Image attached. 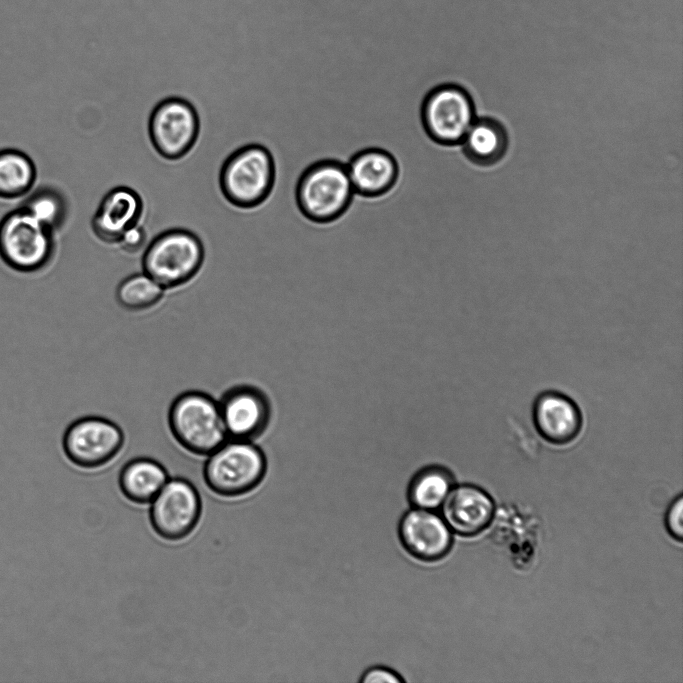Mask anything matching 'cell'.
<instances>
[{"label":"cell","mask_w":683,"mask_h":683,"mask_svg":"<svg viewBox=\"0 0 683 683\" xmlns=\"http://www.w3.org/2000/svg\"><path fill=\"white\" fill-rule=\"evenodd\" d=\"M168 427L176 442L197 456H208L228 439L218 400L199 390L175 397L168 410Z\"/></svg>","instance_id":"1"},{"label":"cell","mask_w":683,"mask_h":683,"mask_svg":"<svg viewBox=\"0 0 683 683\" xmlns=\"http://www.w3.org/2000/svg\"><path fill=\"white\" fill-rule=\"evenodd\" d=\"M207 457L204 481L221 497L246 495L256 489L266 475V456L253 441L227 439Z\"/></svg>","instance_id":"2"},{"label":"cell","mask_w":683,"mask_h":683,"mask_svg":"<svg viewBox=\"0 0 683 683\" xmlns=\"http://www.w3.org/2000/svg\"><path fill=\"white\" fill-rule=\"evenodd\" d=\"M275 182V163L270 151L258 143L238 148L223 163L220 189L225 199L240 209L261 205Z\"/></svg>","instance_id":"3"},{"label":"cell","mask_w":683,"mask_h":683,"mask_svg":"<svg viewBox=\"0 0 683 683\" xmlns=\"http://www.w3.org/2000/svg\"><path fill=\"white\" fill-rule=\"evenodd\" d=\"M355 192L345 163L320 160L301 174L296 201L309 220L325 223L338 218L349 206Z\"/></svg>","instance_id":"4"},{"label":"cell","mask_w":683,"mask_h":683,"mask_svg":"<svg viewBox=\"0 0 683 683\" xmlns=\"http://www.w3.org/2000/svg\"><path fill=\"white\" fill-rule=\"evenodd\" d=\"M205 257L200 238L191 231L175 228L157 235L147 246L143 272L165 290L181 287L200 271Z\"/></svg>","instance_id":"5"},{"label":"cell","mask_w":683,"mask_h":683,"mask_svg":"<svg viewBox=\"0 0 683 683\" xmlns=\"http://www.w3.org/2000/svg\"><path fill=\"white\" fill-rule=\"evenodd\" d=\"M55 253L54 231L24 207L9 211L0 220V258L20 273L46 267Z\"/></svg>","instance_id":"6"},{"label":"cell","mask_w":683,"mask_h":683,"mask_svg":"<svg viewBox=\"0 0 683 683\" xmlns=\"http://www.w3.org/2000/svg\"><path fill=\"white\" fill-rule=\"evenodd\" d=\"M477 118L472 95L456 83H443L431 89L421 107V119L428 136L435 142L461 144Z\"/></svg>","instance_id":"7"},{"label":"cell","mask_w":683,"mask_h":683,"mask_svg":"<svg viewBox=\"0 0 683 683\" xmlns=\"http://www.w3.org/2000/svg\"><path fill=\"white\" fill-rule=\"evenodd\" d=\"M124 442L125 435L118 424L100 416H85L68 425L62 447L75 466L96 469L111 462L122 450Z\"/></svg>","instance_id":"8"},{"label":"cell","mask_w":683,"mask_h":683,"mask_svg":"<svg viewBox=\"0 0 683 683\" xmlns=\"http://www.w3.org/2000/svg\"><path fill=\"white\" fill-rule=\"evenodd\" d=\"M149 519L155 533L168 541H180L196 528L202 503L196 487L187 479H168L151 501Z\"/></svg>","instance_id":"9"},{"label":"cell","mask_w":683,"mask_h":683,"mask_svg":"<svg viewBox=\"0 0 683 683\" xmlns=\"http://www.w3.org/2000/svg\"><path fill=\"white\" fill-rule=\"evenodd\" d=\"M200 121L193 105L179 97H168L153 109L148 123L151 143L167 160H178L194 147Z\"/></svg>","instance_id":"10"},{"label":"cell","mask_w":683,"mask_h":683,"mask_svg":"<svg viewBox=\"0 0 683 683\" xmlns=\"http://www.w3.org/2000/svg\"><path fill=\"white\" fill-rule=\"evenodd\" d=\"M228 439L254 441L266 430L271 406L266 394L252 385H235L218 400Z\"/></svg>","instance_id":"11"},{"label":"cell","mask_w":683,"mask_h":683,"mask_svg":"<svg viewBox=\"0 0 683 683\" xmlns=\"http://www.w3.org/2000/svg\"><path fill=\"white\" fill-rule=\"evenodd\" d=\"M397 533L404 550L424 563L442 560L453 544L452 531L434 510H407L400 518Z\"/></svg>","instance_id":"12"},{"label":"cell","mask_w":683,"mask_h":683,"mask_svg":"<svg viewBox=\"0 0 683 683\" xmlns=\"http://www.w3.org/2000/svg\"><path fill=\"white\" fill-rule=\"evenodd\" d=\"M532 421L539 436L554 445L573 442L583 428L579 406L557 390H546L536 396L532 405Z\"/></svg>","instance_id":"13"},{"label":"cell","mask_w":683,"mask_h":683,"mask_svg":"<svg viewBox=\"0 0 683 683\" xmlns=\"http://www.w3.org/2000/svg\"><path fill=\"white\" fill-rule=\"evenodd\" d=\"M440 507L449 529L463 537H472L483 531L494 513L492 498L471 484L454 485Z\"/></svg>","instance_id":"14"},{"label":"cell","mask_w":683,"mask_h":683,"mask_svg":"<svg viewBox=\"0 0 683 683\" xmlns=\"http://www.w3.org/2000/svg\"><path fill=\"white\" fill-rule=\"evenodd\" d=\"M143 207L142 198L135 190L115 187L101 200L91 221L92 230L105 243H119L122 236L139 223Z\"/></svg>","instance_id":"15"},{"label":"cell","mask_w":683,"mask_h":683,"mask_svg":"<svg viewBox=\"0 0 683 683\" xmlns=\"http://www.w3.org/2000/svg\"><path fill=\"white\" fill-rule=\"evenodd\" d=\"M347 171L356 194L376 197L395 184L398 165L395 158L381 148H366L349 160Z\"/></svg>","instance_id":"16"},{"label":"cell","mask_w":683,"mask_h":683,"mask_svg":"<svg viewBox=\"0 0 683 683\" xmlns=\"http://www.w3.org/2000/svg\"><path fill=\"white\" fill-rule=\"evenodd\" d=\"M508 143L507 131L500 121L490 117H477L460 145L470 163L489 167L504 157Z\"/></svg>","instance_id":"17"},{"label":"cell","mask_w":683,"mask_h":683,"mask_svg":"<svg viewBox=\"0 0 683 683\" xmlns=\"http://www.w3.org/2000/svg\"><path fill=\"white\" fill-rule=\"evenodd\" d=\"M168 479V472L160 462L139 457L123 466L119 487L129 501L143 505L155 498Z\"/></svg>","instance_id":"18"},{"label":"cell","mask_w":683,"mask_h":683,"mask_svg":"<svg viewBox=\"0 0 683 683\" xmlns=\"http://www.w3.org/2000/svg\"><path fill=\"white\" fill-rule=\"evenodd\" d=\"M454 485V477L449 469L441 465H428L411 477L406 497L411 507L436 510Z\"/></svg>","instance_id":"19"},{"label":"cell","mask_w":683,"mask_h":683,"mask_svg":"<svg viewBox=\"0 0 683 683\" xmlns=\"http://www.w3.org/2000/svg\"><path fill=\"white\" fill-rule=\"evenodd\" d=\"M37 178L34 161L15 148L0 150V198L15 199L28 194Z\"/></svg>","instance_id":"20"},{"label":"cell","mask_w":683,"mask_h":683,"mask_svg":"<svg viewBox=\"0 0 683 683\" xmlns=\"http://www.w3.org/2000/svg\"><path fill=\"white\" fill-rule=\"evenodd\" d=\"M165 289L145 272L123 279L117 286L115 296L118 304L129 311H143L157 305Z\"/></svg>","instance_id":"21"},{"label":"cell","mask_w":683,"mask_h":683,"mask_svg":"<svg viewBox=\"0 0 683 683\" xmlns=\"http://www.w3.org/2000/svg\"><path fill=\"white\" fill-rule=\"evenodd\" d=\"M21 206L53 231L63 225L67 216L64 196L55 188L48 186L33 191Z\"/></svg>","instance_id":"22"},{"label":"cell","mask_w":683,"mask_h":683,"mask_svg":"<svg viewBox=\"0 0 683 683\" xmlns=\"http://www.w3.org/2000/svg\"><path fill=\"white\" fill-rule=\"evenodd\" d=\"M683 498L680 495L673 501L666 514V528L669 534L680 541L683 536Z\"/></svg>","instance_id":"23"},{"label":"cell","mask_w":683,"mask_h":683,"mask_svg":"<svg viewBox=\"0 0 683 683\" xmlns=\"http://www.w3.org/2000/svg\"><path fill=\"white\" fill-rule=\"evenodd\" d=\"M362 683H401L405 680L394 670L384 666H374L365 670L360 679Z\"/></svg>","instance_id":"24"},{"label":"cell","mask_w":683,"mask_h":683,"mask_svg":"<svg viewBox=\"0 0 683 683\" xmlns=\"http://www.w3.org/2000/svg\"><path fill=\"white\" fill-rule=\"evenodd\" d=\"M146 242V232L139 224L130 228L120 239L121 248L128 253L140 251Z\"/></svg>","instance_id":"25"}]
</instances>
